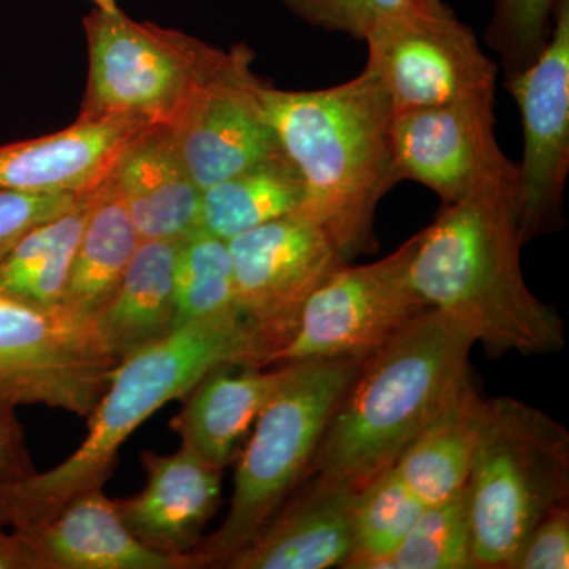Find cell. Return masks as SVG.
<instances>
[{"instance_id":"obj_1","label":"cell","mask_w":569,"mask_h":569,"mask_svg":"<svg viewBox=\"0 0 569 569\" xmlns=\"http://www.w3.org/2000/svg\"><path fill=\"white\" fill-rule=\"evenodd\" d=\"M258 97L280 148L298 168L309 212L347 263L376 253L380 201L396 186L395 110L377 74L317 89L282 91L261 81Z\"/></svg>"},{"instance_id":"obj_2","label":"cell","mask_w":569,"mask_h":569,"mask_svg":"<svg viewBox=\"0 0 569 569\" xmlns=\"http://www.w3.org/2000/svg\"><path fill=\"white\" fill-rule=\"evenodd\" d=\"M515 194L516 187H496L441 204L419 231L411 280L427 305L463 326L490 356L553 353L565 347V323L523 277Z\"/></svg>"},{"instance_id":"obj_3","label":"cell","mask_w":569,"mask_h":569,"mask_svg":"<svg viewBox=\"0 0 569 569\" xmlns=\"http://www.w3.org/2000/svg\"><path fill=\"white\" fill-rule=\"evenodd\" d=\"M220 367H268L238 309L179 326L119 361L77 451L58 467L14 482L10 526L39 527L78 493L103 488L134 430Z\"/></svg>"},{"instance_id":"obj_4","label":"cell","mask_w":569,"mask_h":569,"mask_svg":"<svg viewBox=\"0 0 569 569\" xmlns=\"http://www.w3.org/2000/svg\"><path fill=\"white\" fill-rule=\"evenodd\" d=\"M475 340L440 310L418 317L359 366L326 426L310 475L356 492L395 466L407 445L466 383Z\"/></svg>"},{"instance_id":"obj_5","label":"cell","mask_w":569,"mask_h":569,"mask_svg":"<svg viewBox=\"0 0 569 569\" xmlns=\"http://www.w3.org/2000/svg\"><path fill=\"white\" fill-rule=\"evenodd\" d=\"M467 496L475 567L507 569L530 531L568 505L567 427L522 400H486Z\"/></svg>"},{"instance_id":"obj_6","label":"cell","mask_w":569,"mask_h":569,"mask_svg":"<svg viewBox=\"0 0 569 569\" xmlns=\"http://www.w3.org/2000/svg\"><path fill=\"white\" fill-rule=\"evenodd\" d=\"M359 366L351 359L293 362L291 376L254 421L227 518L189 553L193 569L222 568L310 477L321 436Z\"/></svg>"},{"instance_id":"obj_7","label":"cell","mask_w":569,"mask_h":569,"mask_svg":"<svg viewBox=\"0 0 569 569\" xmlns=\"http://www.w3.org/2000/svg\"><path fill=\"white\" fill-rule=\"evenodd\" d=\"M88 88L78 119L171 126L193 92L219 70L228 51L134 21L122 10L84 18Z\"/></svg>"},{"instance_id":"obj_8","label":"cell","mask_w":569,"mask_h":569,"mask_svg":"<svg viewBox=\"0 0 569 569\" xmlns=\"http://www.w3.org/2000/svg\"><path fill=\"white\" fill-rule=\"evenodd\" d=\"M395 112L496 100L498 66L445 0H408L366 36Z\"/></svg>"},{"instance_id":"obj_9","label":"cell","mask_w":569,"mask_h":569,"mask_svg":"<svg viewBox=\"0 0 569 569\" xmlns=\"http://www.w3.org/2000/svg\"><path fill=\"white\" fill-rule=\"evenodd\" d=\"M419 233L376 263L335 272L309 299L298 332L272 365L310 359L365 362L432 309L411 280Z\"/></svg>"},{"instance_id":"obj_10","label":"cell","mask_w":569,"mask_h":569,"mask_svg":"<svg viewBox=\"0 0 569 569\" xmlns=\"http://www.w3.org/2000/svg\"><path fill=\"white\" fill-rule=\"evenodd\" d=\"M227 244L236 309L271 366L298 332L309 299L348 263L325 228L302 208Z\"/></svg>"},{"instance_id":"obj_11","label":"cell","mask_w":569,"mask_h":569,"mask_svg":"<svg viewBox=\"0 0 569 569\" xmlns=\"http://www.w3.org/2000/svg\"><path fill=\"white\" fill-rule=\"evenodd\" d=\"M118 361L93 323L0 296V396L89 417Z\"/></svg>"},{"instance_id":"obj_12","label":"cell","mask_w":569,"mask_h":569,"mask_svg":"<svg viewBox=\"0 0 569 569\" xmlns=\"http://www.w3.org/2000/svg\"><path fill=\"white\" fill-rule=\"evenodd\" d=\"M522 122L515 208L523 244L565 223L569 173V0H559L548 44L529 69L505 80Z\"/></svg>"},{"instance_id":"obj_13","label":"cell","mask_w":569,"mask_h":569,"mask_svg":"<svg viewBox=\"0 0 569 569\" xmlns=\"http://www.w3.org/2000/svg\"><path fill=\"white\" fill-rule=\"evenodd\" d=\"M496 100H470L395 112L391 151L396 182L415 181L455 204L486 189L518 187V163L501 151Z\"/></svg>"},{"instance_id":"obj_14","label":"cell","mask_w":569,"mask_h":569,"mask_svg":"<svg viewBox=\"0 0 569 569\" xmlns=\"http://www.w3.org/2000/svg\"><path fill=\"white\" fill-rule=\"evenodd\" d=\"M253 58L246 44L231 48L168 126L201 190L283 152L258 97Z\"/></svg>"},{"instance_id":"obj_15","label":"cell","mask_w":569,"mask_h":569,"mask_svg":"<svg viewBox=\"0 0 569 569\" xmlns=\"http://www.w3.org/2000/svg\"><path fill=\"white\" fill-rule=\"evenodd\" d=\"M356 490L313 475L288 497L279 511L222 568H343L353 545Z\"/></svg>"},{"instance_id":"obj_16","label":"cell","mask_w":569,"mask_h":569,"mask_svg":"<svg viewBox=\"0 0 569 569\" xmlns=\"http://www.w3.org/2000/svg\"><path fill=\"white\" fill-rule=\"evenodd\" d=\"M141 463L144 488L137 496L116 500L123 523L149 548L189 556L219 508L223 470L181 447L168 456L144 451Z\"/></svg>"},{"instance_id":"obj_17","label":"cell","mask_w":569,"mask_h":569,"mask_svg":"<svg viewBox=\"0 0 569 569\" xmlns=\"http://www.w3.org/2000/svg\"><path fill=\"white\" fill-rule=\"evenodd\" d=\"M141 241H178L200 228L201 189L183 163L170 127L140 130L110 171Z\"/></svg>"},{"instance_id":"obj_18","label":"cell","mask_w":569,"mask_h":569,"mask_svg":"<svg viewBox=\"0 0 569 569\" xmlns=\"http://www.w3.org/2000/svg\"><path fill=\"white\" fill-rule=\"evenodd\" d=\"M146 123L77 119L61 132L0 146V190L82 194L110 174L112 164Z\"/></svg>"},{"instance_id":"obj_19","label":"cell","mask_w":569,"mask_h":569,"mask_svg":"<svg viewBox=\"0 0 569 569\" xmlns=\"http://www.w3.org/2000/svg\"><path fill=\"white\" fill-rule=\"evenodd\" d=\"M18 531L44 569H193L190 556L159 552L134 537L103 488L78 493L39 527Z\"/></svg>"},{"instance_id":"obj_20","label":"cell","mask_w":569,"mask_h":569,"mask_svg":"<svg viewBox=\"0 0 569 569\" xmlns=\"http://www.w3.org/2000/svg\"><path fill=\"white\" fill-rule=\"evenodd\" d=\"M234 369L220 367L201 378L170 422L181 448L219 470L233 462L254 421L291 376L293 362L268 372L263 367Z\"/></svg>"},{"instance_id":"obj_21","label":"cell","mask_w":569,"mask_h":569,"mask_svg":"<svg viewBox=\"0 0 569 569\" xmlns=\"http://www.w3.org/2000/svg\"><path fill=\"white\" fill-rule=\"evenodd\" d=\"M176 244L141 241L114 295L93 318L100 342L116 361L174 331Z\"/></svg>"},{"instance_id":"obj_22","label":"cell","mask_w":569,"mask_h":569,"mask_svg":"<svg viewBox=\"0 0 569 569\" xmlns=\"http://www.w3.org/2000/svg\"><path fill=\"white\" fill-rule=\"evenodd\" d=\"M140 244V234L107 176L89 192L88 219L59 305L63 312L93 323Z\"/></svg>"},{"instance_id":"obj_23","label":"cell","mask_w":569,"mask_h":569,"mask_svg":"<svg viewBox=\"0 0 569 569\" xmlns=\"http://www.w3.org/2000/svg\"><path fill=\"white\" fill-rule=\"evenodd\" d=\"M485 402L471 380L396 460L397 473L426 505L440 503L467 486L481 432Z\"/></svg>"},{"instance_id":"obj_24","label":"cell","mask_w":569,"mask_h":569,"mask_svg":"<svg viewBox=\"0 0 569 569\" xmlns=\"http://www.w3.org/2000/svg\"><path fill=\"white\" fill-rule=\"evenodd\" d=\"M305 203L302 176L282 152L201 190L200 227L230 241Z\"/></svg>"},{"instance_id":"obj_25","label":"cell","mask_w":569,"mask_h":569,"mask_svg":"<svg viewBox=\"0 0 569 569\" xmlns=\"http://www.w3.org/2000/svg\"><path fill=\"white\" fill-rule=\"evenodd\" d=\"M89 192L66 212L33 227L7 253L0 261V296L41 309L61 305L88 219Z\"/></svg>"},{"instance_id":"obj_26","label":"cell","mask_w":569,"mask_h":569,"mask_svg":"<svg viewBox=\"0 0 569 569\" xmlns=\"http://www.w3.org/2000/svg\"><path fill=\"white\" fill-rule=\"evenodd\" d=\"M425 508L396 468H388L358 493L353 545L343 568L378 569L403 541Z\"/></svg>"},{"instance_id":"obj_27","label":"cell","mask_w":569,"mask_h":569,"mask_svg":"<svg viewBox=\"0 0 569 569\" xmlns=\"http://www.w3.org/2000/svg\"><path fill=\"white\" fill-rule=\"evenodd\" d=\"M231 309L236 287L227 241L201 227L182 236L176 244V328Z\"/></svg>"},{"instance_id":"obj_28","label":"cell","mask_w":569,"mask_h":569,"mask_svg":"<svg viewBox=\"0 0 569 569\" xmlns=\"http://www.w3.org/2000/svg\"><path fill=\"white\" fill-rule=\"evenodd\" d=\"M378 569H477L471 548L467 486L421 512Z\"/></svg>"},{"instance_id":"obj_29","label":"cell","mask_w":569,"mask_h":569,"mask_svg":"<svg viewBox=\"0 0 569 569\" xmlns=\"http://www.w3.org/2000/svg\"><path fill=\"white\" fill-rule=\"evenodd\" d=\"M559 0H493L486 41L500 58L505 80L516 77L548 44Z\"/></svg>"},{"instance_id":"obj_30","label":"cell","mask_w":569,"mask_h":569,"mask_svg":"<svg viewBox=\"0 0 569 569\" xmlns=\"http://www.w3.org/2000/svg\"><path fill=\"white\" fill-rule=\"evenodd\" d=\"M299 20L365 41L367 33L408 0H277Z\"/></svg>"},{"instance_id":"obj_31","label":"cell","mask_w":569,"mask_h":569,"mask_svg":"<svg viewBox=\"0 0 569 569\" xmlns=\"http://www.w3.org/2000/svg\"><path fill=\"white\" fill-rule=\"evenodd\" d=\"M81 194L0 190V261L37 224L66 212Z\"/></svg>"},{"instance_id":"obj_32","label":"cell","mask_w":569,"mask_h":569,"mask_svg":"<svg viewBox=\"0 0 569 569\" xmlns=\"http://www.w3.org/2000/svg\"><path fill=\"white\" fill-rule=\"evenodd\" d=\"M569 509L568 505L546 516L530 531L507 569H568Z\"/></svg>"},{"instance_id":"obj_33","label":"cell","mask_w":569,"mask_h":569,"mask_svg":"<svg viewBox=\"0 0 569 569\" xmlns=\"http://www.w3.org/2000/svg\"><path fill=\"white\" fill-rule=\"evenodd\" d=\"M17 407L0 396V482L13 485L36 473Z\"/></svg>"},{"instance_id":"obj_34","label":"cell","mask_w":569,"mask_h":569,"mask_svg":"<svg viewBox=\"0 0 569 569\" xmlns=\"http://www.w3.org/2000/svg\"><path fill=\"white\" fill-rule=\"evenodd\" d=\"M0 569H44L31 539L21 531H7L0 522Z\"/></svg>"},{"instance_id":"obj_35","label":"cell","mask_w":569,"mask_h":569,"mask_svg":"<svg viewBox=\"0 0 569 569\" xmlns=\"http://www.w3.org/2000/svg\"><path fill=\"white\" fill-rule=\"evenodd\" d=\"M13 485L0 482V522L6 523V526H10L11 505H13Z\"/></svg>"},{"instance_id":"obj_36","label":"cell","mask_w":569,"mask_h":569,"mask_svg":"<svg viewBox=\"0 0 569 569\" xmlns=\"http://www.w3.org/2000/svg\"><path fill=\"white\" fill-rule=\"evenodd\" d=\"M91 2L96 3V9L103 10V11H118V0H91Z\"/></svg>"}]
</instances>
